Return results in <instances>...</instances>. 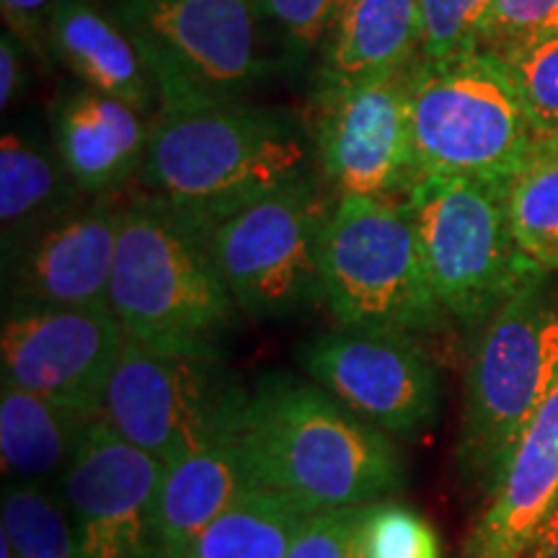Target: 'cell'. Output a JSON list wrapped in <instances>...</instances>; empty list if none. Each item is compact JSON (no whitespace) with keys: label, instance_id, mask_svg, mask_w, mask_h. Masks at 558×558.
I'll return each instance as SVG.
<instances>
[{"label":"cell","instance_id":"e0dca14e","mask_svg":"<svg viewBox=\"0 0 558 558\" xmlns=\"http://www.w3.org/2000/svg\"><path fill=\"white\" fill-rule=\"evenodd\" d=\"M150 122L128 101L78 86L54 104L52 145L86 197H117L140 177Z\"/></svg>","mask_w":558,"mask_h":558},{"label":"cell","instance_id":"277c9868","mask_svg":"<svg viewBox=\"0 0 558 558\" xmlns=\"http://www.w3.org/2000/svg\"><path fill=\"white\" fill-rule=\"evenodd\" d=\"M409 130L411 186L432 177L509 186L535 143L507 62L488 47L411 62Z\"/></svg>","mask_w":558,"mask_h":558},{"label":"cell","instance_id":"8992f818","mask_svg":"<svg viewBox=\"0 0 558 558\" xmlns=\"http://www.w3.org/2000/svg\"><path fill=\"white\" fill-rule=\"evenodd\" d=\"M533 277L481 326L465 373L460 471L492 494L558 373V305Z\"/></svg>","mask_w":558,"mask_h":558},{"label":"cell","instance_id":"9c48e42d","mask_svg":"<svg viewBox=\"0 0 558 558\" xmlns=\"http://www.w3.org/2000/svg\"><path fill=\"white\" fill-rule=\"evenodd\" d=\"M333 205L305 177L267 194L205 233L235 308L251 320H284L324 300L320 241Z\"/></svg>","mask_w":558,"mask_h":558},{"label":"cell","instance_id":"cb8c5ba5","mask_svg":"<svg viewBox=\"0 0 558 558\" xmlns=\"http://www.w3.org/2000/svg\"><path fill=\"white\" fill-rule=\"evenodd\" d=\"M509 222L522 254L546 275L558 271V135L535 137L509 184Z\"/></svg>","mask_w":558,"mask_h":558},{"label":"cell","instance_id":"d6a6232c","mask_svg":"<svg viewBox=\"0 0 558 558\" xmlns=\"http://www.w3.org/2000/svg\"><path fill=\"white\" fill-rule=\"evenodd\" d=\"M32 58L29 47L11 29L0 34V107L9 109L26 86V60Z\"/></svg>","mask_w":558,"mask_h":558},{"label":"cell","instance_id":"30bf717a","mask_svg":"<svg viewBox=\"0 0 558 558\" xmlns=\"http://www.w3.org/2000/svg\"><path fill=\"white\" fill-rule=\"evenodd\" d=\"M246 386L222 360L160 352L128 337L99 418L166 469L235 427Z\"/></svg>","mask_w":558,"mask_h":558},{"label":"cell","instance_id":"6da1fadb","mask_svg":"<svg viewBox=\"0 0 558 558\" xmlns=\"http://www.w3.org/2000/svg\"><path fill=\"white\" fill-rule=\"evenodd\" d=\"M303 114L246 101L156 111L137 197L209 233L267 194L313 177Z\"/></svg>","mask_w":558,"mask_h":558},{"label":"cell","instance_id":"4316f807","mask_svg":"<svg viewBox=\"0 0 558 558\" xmlns=\"http://www.w3.org/2000/svg\"><path fill=\"white\" fill-rule=\"evenodd\" d=\"M518 88L535 137L558 135V32H543L497 47Z\"/></svg>","mask_w":558,"mask_h":558},{"label":"cell","instance_id":"2e32d148","mask_svg":"<svg viewBox=\"0 0 558 558\" xmlns=\"http://www.w3.org/2000/svg\"><path fill=\"white\" fill-rule=\"evenodd\" d=\"M558 501V373L514 445L463 558H520Z\"/></svg>","mask_w":558,"mask_h":558},{"label":"cell","instance_id":"836d02e7","mask_svg":"<svg viewBox=\"0 0 558 558\" xmlns=\"http://www.w3.org/2000/svg\"><path fill=\"white\" fill-rule=\"evenodd\" d=\"M520 558H558V501L550 507Z\"/></svg>","mask_w":558,"mask_h":558},{"label":"cell","instance_id":"4dcf8cb0","mask_svg":"<svg viewBox=\"0 0 558 558\" xmlns=\"http://www.w3.org/2000/svg\"><path fill=\"white\" fill-rule=\"evenodd\" d=\"M543 32H558V0H494L484 21L481 47L497 50Z\"/></svg>","mask_w":558,"mask_h":558},{"label":"cell","instance_id":"e575fe53","mask_svg":"<svg viewBox=\"0 0 558 558\" xmlns=\"http://www.w3.org/2000/svg\"><path fill=\"white\" fill-rule=\"evenodd\" d=\"M0 558H16V554H13L11 548V541L5 538L3 533H0Z\"/></svg>","mask_w":558,"mask_h":558},{"label":"cell","instance_id":"7402d4cb","mask_svg":"<svg viewBox=\"0 0 558 558\" xmlns=\"http://www.w3.org/2000/svg\"><path fill=\"white\" fill-rule=\"evenodd\" d=\"M90 199L70 177L58 148L34 132L5 130L0 140V235L3 262L16 256L70 209Z\"/></svg>","mask_w":558,"mask_h":558},{"label":"cell","instance_id":"d6986e66","mask_svg":"<svg viewBox=\"0 0 558 558\" xmlns=\"http://www.w3.org/2000/svg\"><path fill=\"white\" fill-rule=\"evenodd\" d=\"M47 50L81 86H88L153 117L158 96L137 47L101 0H54L47 19Z\"/></svg>","mask_w":558,"mask_h":558},{"label":"cell","instance_id":"7a4b0ae2","mask_svg":"<svg viewBox=\"0 0 558 558\" xmlns=\"http://www.w3.org/2000/svg\"><path fill=\"white\" fill-rule=\"evenodd\" d=\"M235 432L256 484L308 514L378 505L407 488L396 439L311 378L262 375L246 388Z\"/></svg>","mask_w":558,"mask_h":558},{"label":"cell","instance_id":"484cf974","mask_svg":"<svg viewBox=\"0 0 558 558\" xmlns=\"http://www.w3.org/2000/svg\"><path fill=\"white\" fill-rule=\"evenodd\" d=\"M277 70L300 73L318 60L344 0H254Z\"/></svg>","mask_w":558,"mask_h":558},{"label":"cell","instance_id":"1f68e13d","mask_svg":"<svg viewBox=\"0 0 558 558\" xmlns=\"http://www.w3.org/2000/svg\"><path fill=\"white\" fill-rule=\"evenodd\" d=\"M54 0H0L5 29L29 47L34 58H47V19H50Z\"/></svg>","mask_w":558,"mask_h":558},{"label":"cell","instance_id":"ffe728a7","mask_svg":"<svg viewBox=\"0 0 558 558\" xmlns=\"http://www.w3.org/2000/svg\"><path fill=\"white\" fill-rule=\"evenodd\" d=\"M239 424V422H235ZM256 484L235 427H230L166 469L160 486V527L171 558L186 550Z\"/></svg>","mask_w":558,"mask_h":558},{"label":"cell","instance_id":"d4e9b609","mask_svg":"<svg viewBox=\"0 0 558 558\" xmlns=\"http://www.w3.org/2000/svg\"><path fill=\"white\" fill-rule=\"evenodd\" d=\"M0 533L16 558H83L78 535L54 488L3 484Z\"/></svg>","mask_w":558,"mask_h":558},{"label":"cell","instance_id":"9a60e30c","mask_svg":"<svg viewBox=\"0 0 558 558\" xmlns=\"http://www.w3.org/2000/svg\"><path fill=\"white\" fill-rule=\"evenodd\" d=\"M120 199H86L3 262L5 308H111Z\"/></svg>","mask_w":558,"mask_h":558},{"label":"cell","instance_id":"8fae6325","mask_svg":"<svg viewBox=\"0 0 558 558\" xmlns=\"http://www.w3.org/2000/svg\"><path fill=\"white\" fill-rule=\"evenodd\" d=\"M298 362L313 383L390 437L414 439L435 427L437 367L414 333L337 324L303 341Z\"/></svg>","mask_w":558,"mask_h":558},{"label":"cell","instance_id":"f546056e","mask_svg":"<svg viewBox=\"0 0 558 558\" xmlns=\"http://www.w3.org/2000/svg\"><path fill=\"white\" fill-rule=\"evenodd\" d=\"M367 507L308 514L292 541L288 558H365L362 530H365Z\"/></svg>","mask_w":558,"mask_h":558},{"label":"cell","instance_id":"ba28073f","mask_svg":"<svg viewBox=\"0 0 558 558\" xmlns=\"http://www.w3.org/2000/svg\"><path fill=\"white\" fill-rule=\"evenodd\" d=\"M509 186L432 177L407 192L432 290L465 329H481L522 284L546 275L522 254L509 222Z\"/></svg>","mask_w":558,"mask_h":558},{"label":"cell","instance_id":"83f0119b","mask_svg":"<svg viewBox=\"0 0 558 558\" xmlns=\"http://www.w3.org/2000/svg\"><path fill=\"white\" fill-rule=\"evenodd\" d=\"M418 58L442 60L481 47L494 0H416Z\"/></svg>","mask_w":558,"mask_h":558},{"label":"cell","instance_id":"52a82bcc","mask_svg":"<svg viewBox=\"0 0 558 558\" xmlns=\"http://www.w3.org/2000/svg\"><path fill=\"white\" fill-rule=\"evenodd\" d=\"M320 288L339 326L432 333L448 324L403 199L337 197L320 241Z\"/></svg>","mask_w":558,"mask_h":558},{"label":"cell","instance_id":"7c38bea8","mask_svg":"<svg viewBox=\"0 0 558 558\" xmlns=\"http://www.w3.org/2000/svg\"><path fill=\"white\" fill-rule=\"evenodd\" d=\"M166 465L94 418L58 494L83 558H171L160 527Z\"/></svg>","mask_w":558,"mask_h":558},{"label":"cell","instance_id":"ac0fdd59","mask_svg":"<svg viewBox=\"0 0 558 558\" xmlns=\"http://www.w3.org/2000/svg\"><path fill=\"white\" fill-rule=\"evenodd\" d=\"M416 58V0H344L318 52L311 99L383 78Z\"/></svg>","mask_w":558,"mask_h":558},{"label":"cell","instance_id":"4fadbf2b","mask_svg":"<svg viewBox=\"0 0 558 558\" xmlns=\"http://www.w3.org/2000/svg\"><path fill=\"white\" fill-rule=\"evenodd\" d=\"M409 68L311 99L305 122L316 163L339 197L365 194L403 199L411 190Z\"/></svg>","mask_w":558,"mask_h":558},{"label":"cell","instance_id":"5bb4252c","mask_svg":"<svg viewBox=\"0 0 558 558\" xmlns=\"http://www.w3.org/2000/svg\"><path fill=\"white\" fill-rule=\"evenodd\" d=\"M124 341L111 308H5L0 380L99 414Z\"/></svg>","mask_w":558,"mask_h":558},{"label":"cell","instance_id":"f1b7e54d","mask_svg":"<svg viewBox=\"0 0 558 558\" xmlns=\"http://www.w3.org/2000/svg\"><path fill=\"white\" fill-rule=\"evenodd\" d=\"M365 558H442V546L427 518L399 501L367 507L362 530Z\"/></svg>","mask_w":558,"mask_h":558},{"label":"cell","instance_id":"3957f363","mask_svg":"<svg viewBox=\"0 0 558 558\" xmlns=\"http://www.w3.org/2000/svg\"><path fill=\"white\" fill-rule=\"evenodd\" d=\"M109 300L128 337L215 360H222L241 313L205 233L137 194L120 207Z\"/></svg>","mask_w":558,"mask_h":558},{"label":"cell","instance_id":"5b68a950","mask_svg":"<svg viewBox=\"0 0 558 558\" xmlns=\"http://www.w3.org/2000/svg\"><path fill=\"white\" fill-rule=\"evenodd\" d=\"M137 47L158 111L243 101L277 70L254 0H101Z\"/></svg>","mask_w":558,"mask_h":558},{"label":"cell","instance_id":"44dd1931","mask_svg":"<svg viewBox=\"0 0 558 558\" xmlns=\"http://www.w3.org/2000/svg\"><path fill=\"white\" fill-rule=\"evenodd\" d=\"M99 414L75 403L3 386L0 390V463L5 484L58 492L83 435Z\"/></svg>","mask_w":558,"mask_h":558},{"label":"cell","instance_id":"603a6c76","mask_svg":"<svg viewBox=\"0 0 558 558\" xmlns=\"http://www.w3.org/2000/svg\"><path fill=\"white\" fill-rule=\"evenodd\" d=\"M308 512L254 486L197 535L184 558H288Z\"/></svg>","mask_w":558,"mask_h":558}]
</instances>
